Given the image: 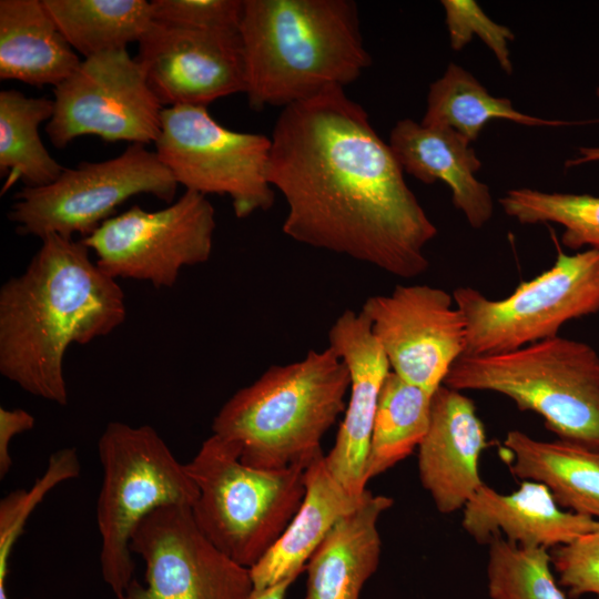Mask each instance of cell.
<instances>
[{"label":"cell","instance_id":"6da1fadb","mask_svg":"<svg viewBox=\"0 0 599 599\" xmlns=\"http://www.w3.org/2000/svg\"><path fill=\"white\" fill-rule=\"evenodd\" d=\"M271 142L268 181L287 205L284 234L397 277L427 271L437 229L344 88L283 108Z\"/></svg>","mask_w":599,"mask_h":599},{"label":"cell","instance_id":"7a4b0ae2","mask_svg":"<svg viewBox=\"0 0 599 599\" xmlns=\"http://www.w3.org/2000/svg\"><path fill=\"white\" fill-rule=\"evenodd\" d=\"M27 268L0 288V373L27 393L68 405V348L125 319L124 293L80 241L51 234Z\"/></svg>","mask_w":599,"mask_h":599},{"label":"cell","instance_id":"3957f363","mask_svg":"<svg viewBox=\"0 0 599 599\" xmlns=\"http://www.w3.org/2000/svg\"><path fill=\"white\" fill-rule=\"evenodd\" d=\"M240 35L254 110L344 88L372 62L352 0H244Z\"/></svg>","mask_w":599,"mask_h":599},{"label":"cell","instance_id":"277c9868","mask_svg":"<svg viewBox=\"0 0 599 599\" xmlns=\"http://www.w3.org/2000/svg\"><path fill=\"white\" fill-rule=\"evenodd\" d=\"M349 372L328 346L267 368L220 408L212 434L232 444L245 465L278 470L308 466L323 436L345 412Z\"/></svg>","mask_w":599,"mask_h":599},{"label":"cell","instance_id":"5b68a950","mask_svg":"<svg viewBox=\"0 0 599 599\" xmlns=\"http://www.w3.org/2000/svg\"><path fill=\"white\" fill-rule=\"evenodd\" d=\"M488 390L541 416L560 439L599 450V354L559 335L507 353L463 355L444 384Z\"/></svg>","mask_w":599,"mask_h":599},{"label":"cell","instance_id":"8992f818","mask_svg":"<svg viewBox=\"0 0 599 599\" xmlns=\"http://www.w3.org/2000/svg\"><path fill=\"white\" fill-rule=\"evenodd\" d=\"M184 465L197 488L192 506L197 527L221 552L247 569L275 545L304 498L307 466L250 467L232 444L214 434Z\"/></svg>","mask_w":599,"mask_h":599},{"label":"cell","instance_id":"52a82bcc","mask_svg":"<svg viewBox=\"0 0 599 599\" xmlns=\"http://www.w3.org/2000/svg\"><path fill=\"white\" fill-rule=\"evenodd\" d=\"M102 483L97 502L100 568L115 597L133 580L131 537L153 510L193 506L197 488L159 433L149 425L109 423L98 441Z\"/></svg>","mask_w":599,"mask_h":599},{"label":"cell","instance_id":"ba28073f","mask_svg":"<svg viewBox=\"0 0 599 599\" xmlns=\"http://www.w3.org/2000/svg\"><path fill=\"white\" fill-rule=\"evenodd\" d=\"M453 297L466 322L464 355L507 353L552 338L567 322L599 312V250L560 252L550 268L501 300L464 286Z\"/></svg>","mask_w":599,"mask_h":599},{"label":"cell","instance_id":"9c48e42d","mask_svg":"<svg viewBox=\"0 0 599 599\" xmlns=\"http://www.w3.org/2000/svg\"><path fill=\"white\" fill-rule=\"evenodd\" d=\"M177 185L155 151L134 143L115 158L64 169L51 184L23 187L8 217L21 236L83 238L130 197L151 194L172 203Z\"/></svg>","mask_w":599,"mask_h":599},{"label":"cell","instance_id":"30bf717a","mask_svg":"<svg viewBox=\"0 0 599 599\" xmlns=\"http://www.w3.org/2000/svg\"><path fill=\"white\" fill-rule=\"evenodd\" d=\"M154 144L177 184L203 195H229L237 219L273 205L271 138L230 130L206 106L177 105L162 110Z\"/></svg>","mask_w":599,"mask_h":599},{"label":"cell","instance_id":"8fae6325","mask_svg":"<svg viewBox=\"0 0 599 599\" xmlns=\"http://www.w3.org/2000/svg\"><path fill=\"white\" fill-rule=\"evenodd\" d=\"M215 227V211L206 195L185 191L158 211L133 205L81 241L110 277L162 288L172 287L183 267L210 258Z\"/></svg>","mask_w":599,"mask_h":599},{"label":"cell","instance_id":"7c38bea8","mask_svg":"<svg viewBox=\"0 0 599 599\" xmlns=\"http://www.w3.org/2000/svg\"><path fill=\"white\" fill-rule=\"evenodd\" d=\"M53 95L54 111L45 133L54 148L62 149L82 135L143 145L159 138L164 106L126 49L84 59L54 87Z\"/></svg>","mask_w":599,"mask_h":599},{"label":"cell","instance_id":"4fadbf2b","mask_svg":"<svg viewBox=\"0 0 599 599\" xmlns=\"http://www.w3.org/2000/svg\"><path fill=\"white\" fill-rule=\"evenodd\" d=\"M130 548L145 564V586L133 579L115 599H246L254 589L250 569L202 534L187 505L150 512L134 529Z\"/></svg>","mask_w":599,"mask_h":599},{"label":"cell","instance_id":"5bb4252c","mask_svg":"<svg viewBox=\"0 0 599 599\" xmlns=\"http://www.w3.org/2000/svg\"><path fill=\"white\" fill-rule=\"evenodd\" d=\"M389 363L404 380L435 393L465 354L467 328L453 294L425 284L396 285L361 309Z\"/></svg>","mask_w":599,"mask_h":599},{"label":"cell","instance_id":"9a60e30c","mask_svg":"<svg viewBox=\"0 0 599 599\" xmlns=\"http://www.w3.org/2000/svg\"><path fill=\"white\" fill-rule=\"evenodd\" d=\"M135 60L164 108L206 106L245 93L240 31L194 29L152 21Z\"/></svg>","mask_w":599,"mask_h":599},{"label":"cell","instance_id":"2e32d148","mask_svg":"<svg viewBox=\"0 0 599 599\" xmlns=\"http://www.w3.org/2000/svg\"><path fill=\"white\" fill-rule=\"evenodd\" d=\"M328 343L348 368L351 395L334 446L324 460L352 496L362 497L368 483L367 460L379 393L390 367L362 311L343 312L329 328Z\"/></svg>","mask_w":599,"mask_h":599},{"label":"cell","instance_id":"e0dca14e","mask_svg":"<svg viewBox=\"0 0 599 599\" xmlns=\"http://www.w3.org/2000/svg\"><path fill=\"white\" fill-rule=\"evenodd\" d=\"M487 447L475 404L461 392L441 385L433 396L428 432L418 446V473L437 510L464 508L484 485L479 460Z\"/></svg>","mask_w":599,"mask_h":599},{"label":"cell","instance_id":"ac0fdd59","mask_svg":"<svg viewBox=\"0 0 599 599\" xmlns=\"http://www.w3.org/2000/svg\"><path fill=\"white\" fill-rule=\"evenodd\" d=\"M461 526L479 544L496 535L528 548L567 545L593 529L596 519L564 510L549 489L524 480L510 494L483 485L465 505Z\"/></svg>","mask_w":599,"mask_h":599},{"label":"cell","instance_id":"d6986e66","mask_svg":"<svg viewBox=\"0 0 599 599\" xmlns=\"http://www.w3.org/2000/svg\"><path fill=\"white\" fill-rule=\"evenodd\" d=\"M388 144L404 173L426 184H447L453 204L473 229L483 227L491 219L489 187L475 176L481 162L464 135L449 128L403 119L392 129Z\"/></svg>","mask_w":599,"mask_h":599},{"label":"cell","instance_id":"ffe728a7","mask_svg":"<svg viewBox=\"0 0 599 599\" xmlns=\"http://www.w3.org/2000/svg\"><path fill=\"white\" fill-rule=\"evenodd\" d=\"M392 506V498L366 489L359 505L335 524L307 561L304 599H359L380 561L378 519Z\"/></svg>","mask_w":599,"mask_h":599},{"label":"cell","instance_id":"44dd1931","mask_svg":"<svg viewBox=\"0 0 599 599\" xmlns=\"http://www.w3.org/2000/svg\"><path fill=\"white\" fill-rule=\"evenodd\" d=\"M324 456L305 468V494L298 510L275 545L250 569L254 588L296 579L335 524L359 505L363 496H352L333 477Z\"/></svg>","mask_w":599,"mask_h":599},{"label":"cell","instance_id":"7402d4cb","mask_svg":"<svg viewBox=\"0 0 599 599\" xmlns=\"http://www.w3.org/2000/svg\"><path fill=\"white\" fill-rule=\"evenodd\" d=\"M42 0L0 1V79L57 87L80 65Z\"/></svg>","mask_w":599,"mask_h":599},{"label":"cell","instance_id":"603a6c76","mask_svg":"<svg viewBox=\"0 0 599 599\" xmlns=\"http://www.w3.org/2000/svg\"><path fill=\"white\" fill-rule=\"evenodd\" d=\"M504 447L516 477L545 485L561 508L599 520V450L560 438L538 440L517 429L507 433Z\"/></svg>","mask_w":599,"mask_h":599},{"label":"cell","instance_id":"cb8c5ba5","mask_svg":"<svg viewBox=\"0 0 599 599\" xmlns=\"http://www.w3.org/2000/svg\"><path fill=\"white\" fill-rule=\"evenodd\" d=\"M54 101L30 98L18 90L0 92V173L8 179L2 191L18 180L24 187H41L54 182L65 167L45 149L39 126L48 122Z\"/></svg>","mask_w":599,"mask_h":599},{"label":"cell","instance_id":"d4e9b609","mask_svg":"<svg viewBox=\"0 0 599 599\" xmlns=\"http://www.w3.org/2000/svg\"><path fill=\"white\" fill-rule=\"evenodd\" d=\"M57 27L84 59L139 42L151 22L145 0H42Z\"/></svg>","mask_w":599,"mask_h":599},{"label":"cell","instance_id":"484cf974","mask_svg":"<svg viewBox=\"0 0 599 599\" xmlns=\"http://www.w3.org/2000/svg\"><path fill=\"white\" fill-rule=\"evenodd\" d=\"M491 120L529 126L570 124L516 110L509 99L491 95L471 73L456 63H449L444 74L429 85L423 124L453 129L473 142Z\"/></svg>","mask_w":599,"mask_h":599},{"label":"cell","instance_id":"4316f807","mask_svg":"<svg viewBox=\"0 0 599 599\" xmlns=\"http://www.w3.org/2000/svg\"><path fill=\"white\" fill-rule=\"evenodd\" d=\"M433 393L392 370L379 393L367 460V480L388 470L418 447L426 436Z\"/></svg>","mask_w":599,"mask_h":599},{"label":"cell","instance_id":"83f0119b","mask_svg":"<svg viewBox=\"0 0 599 599\" xmlns=\"http://www.w3.org/2000/svg\"><path fill=\"white\" fill-rule=\"evenodd\" d=\"M502 211L521 224L557 223L564 227L562 244L599 250V196L548 193L532 189L509 190L499 199Z\"/></svg>","mask_w":599,"mask_h":599},{"label":"cell","instance_id":"f1b7e54d","mask_svg":"<svg viewBox=\"0 0 599 599\" xmlns=\"http://www.w3.org/2000/svg\"><path fill=\"white\" fill-rule=\"evenodd\" d=\"M487 589L491 599H568L546 548H528L496 535L488 542Z\"/></svg>","mask_w":599,"mask_h":599},{"label":"cell","instance_id":"f546056e","mask_svg":"<svg viewBox=\"0 0 599 599\" xmlns=\"http://www.w3.org/2000/svg\"><path fill=\"white\" fill-rule=\"evenodd\" d=\"M80 473V461L74 448H63L50 456L43 476L29 490H16L0 502V570L8 571L12 548L23 530L29 515L44 495L59 483L72 479Z\"/></svg>","mask_w":599,"mask_h":599},{"label":"cell","instance_id":"4dcf8cb0","mask_svg":"<svg viewBox=\"0 0 599 599\" xmlns=\"http://www.w3.org/2000/svg\"><path fill=\"white\" fill-rule=\"evenodd\" d=\"M450 47L464 49L475 34L493 51L500 68L512 73L508 43L515 39L512 31L493 21L474 0H443Z\"/></svg>","mask_w":599,"mask_h":599},{"label":"cell","instance_id":"1f68e13d","mask_svg":"<svg viewBox=\"0 0 599 599\" xmlns=\"http://www.w3.org/2000/svg\"><path fill=\"white\" fill-rule=\"evenodd\" d=\"M558 582L572 598L599 597V520L593 529L550 552Z\"/></svg>","mask_w":599,"mask_h":599},{"label":"cell","instance_id":"d6a6232c","mask_svg":"<svg viewBox=\"0 0 599 599\" xmlns=\"http://www.w3.org/2000/svg\"><path fill=\"white\" fill-rule=\"evenodd\" d=\"M244 0H153V21L206 29L240 31Z\"/></svg>","mask_w":599,"mask_h":599},{"label":"cell","instance_id":"836d02e7","mask_svg":"<svg viewBox=\"0 0 599 599\" xmlns=\"http://www.w3.org/2000/svg\"><path fill=\"white\" fill-rule=\"evenodd\" d=\"M34 417L21 408L8 409L0 407V478L10 471L12 458L9 446L12 439L34 426Z\"/></svg>","mask_w":599,"mask_h":599},{"label":"cell","instance_id":"e575fe53","mask_svg":"<svg viewBox=\"0 0 599 599\" xmlns=\"http://www.w3.org/2000/svg\"><path fill=\"white\" fill-rule=\"evenodd\" d=\"M295 579H286L274 586L254 588L246 599H285L286 592Z\"/></svg>","mask_w":599,"mask_h":599},{"label":"cell","instance_id":"d590c367","mask_svg":"<svg viewBox=\"0 0 599 599\" xmlns=\"http://www.w3.org/2000/svg\"><path fill=\"white\" fill-rule=\"evenodd\" d=\"M590 162H599V146H581L578 156L566 162V166H577Z\"/></svg>","mask_w":599,"mask_h":599},{"label":"cell","instance_id":"8d00e7d4","mask_svg":"<svg viewBox=\"0 0 599 599\" xmlns=\"http://www.w3.org/2000/svg\"><path fill=\"white\" fill-rule=\"evenodd\" d=\"M596 94H597V97L599 98V87H598L597 90H596Z\"/></svg>","mask_w":599,"mask_h":599},{"label":"cell","instance_id":"74e56055","mask_svg":"<svg viewBox=\"0 0 599 599\" xmlns=\"http://www.w3.org/2000/svg\"><path fill=\"white\" fill-rule=\"evenodd\" d=\"M597 599H599V597H597Z\"/></svg>","mask_w":599,"mask_h":599}]
</instances>
